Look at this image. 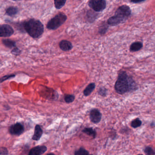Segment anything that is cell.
<instances>
[{"mask_svg":"<svg viewBox=\"0 0 155 155\" xmlns=\"http://www.w3.org/2000/svg\"><path fill=\"white\" fill-rule=\"evenodd\" d=\"M137 89L136 84L132 77L128 76L124 71L119 73L115 84V89L117 93L124 94Z\"/></svg>","mask_w":155,"mask_h":155,"instance_id":"1","label":"cell"},{"mask_svg":"<svg viewBox=\"0 0 155 155\" xmlns=\"http://www.w3.org/2000/svg\"><path fill=\"white\" fill-rule=\"evenodd\" d=\"M25 32L33 38L40 37L44 32V25L39 20L30 19L23 24Z\"/></svg>","mask_w":155,"mask_h":155,"instance_id":"2","label":"cell"},{"mask_svg":"<svg viewBox=\"0 0 155 155\" xmlns=\"http://www.w3.org/2000/svg\"><path fill=\"white\" fill-rule=\"evenodd\" d=\"M67 20V16L64 14H58L49 21L47 28L49 30H56L64 23Z\"/></svg>","mask_w":155,"mask_h":155,"instance_id":"3","label":"cell"},{"mask_svg":"<svg viewBox=\"0 0 155 155\" xmlns=\"http://www.w3.org/2000/svg\"><path fill=\"white\" fill-rule=\"evenodd\" d=\"M88 5L95 12H102L106 7V2L105 0H90Z\"/></svg>","mask_w":155,"mask_h":155,"instance_id":"4","label":"cell"},{"mask_svg":"<svg viewBox=\"0 0 155 155\" xmlns=\"http://www.w3.org/2000/svg\"><path fill=\"white\" fill-rule=\"evenodd\" d=\"M131 13L130 7L127 5H123L120 6L117 10L115 13V15H117L126 21L130 16Z\"/></svg>","mask_w":155,"mask_h":155,"instance_id":"5","label":"cell"},{"mask_svg":"<svg viewBox=\"0 0 155 155\" xmlns=\"http://www.w3.org/2000/svg\"><path fill=\"white\" fill-rule=\"evenodd\" d=\"M23 125L20 123H16L9 127V133L12 135L20 136L24 132Z\"/></svg>","mask_w":155,"mask_h":155,"instance_id":"6","label":"cell"},{"mask_svg":"<svg viewBox=\"0 0 155 155\" xmlns=\"http://www.w3.org/2000/svg\"><path fill=\"white\" fill-rule=\"evenodd\" d=\"M14 32L12 27L9 25H0V37H9L13 34Z\"/></svg>","mask_w":155,"mask_h":155,"instance_id":"7","label":"cell"},{"mask_svg":"<svg viewBox=\"0 0 155 155\" xmlns=\"http://www.w3.org/2000/svg\"><path fill=\"white\" fill-rule=\"evenodd\" d=\"M102 114L97 109H93L90 111L89 118L92 123L94 124L98 123L102 119Z\"/></svg>","mask_w":155,"mask_h":155,"instance_id":"8","label":"cell"},{"mask_svg":"<svg viewBox=\"0 0 155 155\" xmlns=\"http://www.w3.org/2000/svg\"><path fill=\"white\" fill-rule=\"evenodd\" d=\"M47 148L45 146H38L30 150L29 155H41L47 151Z\"/></svg>","mask_w":155,"mask_h":155,"instance_id":"9","label":"cell"},{"mask_svg":"<svg viewBox=\"0 0 155 155\" xmlns=\"http://www.w3.org/2000/svg\"><path fill=\"white\" fill-rule=\"evenodd\" d=\"M124 22L125 21L124 19L120 18L117 15H114L108 19L107 24L111 26H115Z\"/></svg>","mask_w":155,"mask_h":155,"instance_id":"10","label":"cell"},{"mask_svg":"<svg viewBox=\"0 0 155 155\" xmlns=\"http://www.w3.org/2000/svg\"><path fill=\"white\" fill-rule=\"evenodd\" d=\"M43 133V131L41 128V126L39 125H36L35 128L34 134L33 136L32 139L35 141H39L41 139Z\"/></svg>","mask_w":155,"mask_h":155,"instance_id":"11","label":"cell"},{"mask_svg":"<svg viewBox=\"0 0 155 155\" xmlns=\"http://www.w3.org/2000/svg\"><path fill=\"white\" fill-rule=\"evenodd\" d=\"M60 48L64 52L70 51L73 48L72 44L71 42L67 40H62L59 44Z\"/></svg>","mask_w":155,"mask_h":155,"instance_id":"12","label":"cell"},{"mask_svg":"<svg viewBox=\"0 0 155 155\" xmlns=\"http://www.w3.org/2000/svg\"><path fill=\"white\" fill-rule=\"evenodd\" d=\"M95 84L94 83H91L89 84L84 90L83 92L84 95L85 96H88L91 94V93L94 91L95 88Z\"/></svg>","mask_w":155,"mask_h":155,"instance_id":"13","label":"cell"},{"mask_svg":"<svg viewBox=\"0 0 155 155\" xmlns=\"http://www.w3.org/2000/svg\"><path fill=\"white\" fill-rule=\"evenodd\" d=\"M143 46V44L141 42H135L131 45L130 50L131 52H137L142 49Z\"/></svg>","mask_w":155,"mask_h":155,"instance_id":"14","label":"cell"},{"mask_svg":"<svg viewBox=\"0 0 155 155\" xmlns=\"http://www.w3.org/2000/svg\"><path fill=\"white\" fill-rule=\"evenodd\" d=\"M82 132L85 133L87 135L91 137H93L94 138L96 137V132L94 130L93 128H91V127L84 128Z\"/></svg>","mask_w":155,"mask_h":155,"instance_id":"15","label":"cell"},{"mask_svg":"<svg viewBox=\"0 0 155 155\" xmlns=\"http://www.w3.org/2000/svg\"><path fill=\"white\" fill-rule=\"evenodd\" d=\"M18 12V9L14 6H11L7 8L6 10V14L9 16H12L17 14Z\"/></svg>","mask_w":155,"mask_h":155,"instance_id":"16","label":"cell"},{"mask_svg":"<svg viewBox=\"0 0 155 155\" xmlns=\"http://www.w3.org/2000/svg\"><path fill=\"white\" fill-rule=\"evenodd\" d=\"M2 43L6 47L8 48H14L16 47L15 42L10 39H4L2 40Z\"/></svg>","mask_w":155,"mask_h":155,"instance_id":"17","label":"cell"},{"mask_svg":"<svg viewBox=\"0 0 155 155\" xmlns=\"http://www.w3.org/2000/svg\"><path fill=\"white\" fill-rule=\"evenodd\" d=\"M66 2V0H54L55 8L57 9H61L64 6Z\"/></svg>","mask_w":155,"mask_h":155,"instance_id":"18","label":"cell"},{"mask_svg":"<svg viewBox=\"0 0 155 155\" xmlns=\"http://www.w3.org/2000/svg\"><path fill=\"white\" fill-rule=\"evenodd\" d=\"M142 124V121L139 118H136V119L132 121L131 125V126L133 128H136L141 126Z\"/></svg>","mask_w":155,"mask_h":155,"instance_id":"19","label":"cell"},{"mask_svg":"<svg viewBox=\"0 0 155 155\" xmlns=\"http://www.w3.org/2000/svg\"><path fill=\"white\" fill-rule=\"evenodd\" d=\"M75 99V96L73 95H66L64 96V101L67 103H73Z\"/></svg>","mask_w":155,"mask_h":155,"instance_id":"20","label":"cell"},{"mask_svg":"<svg viewBox=\"0 0 155 155\" xmlns=\"http://www.w3.org/2000/svg\"><path fill=\"white\" fill-rule=\"evenodd\" d=\"M89 153L88 151L84 149V148L81 147L79 150L76 151L74 153L75 155H86L89 154Z\"/></svg>","mask_w":155,"mask_h":155,"instance_id":"21","label":"cell"},{"mask_svg":"<svg viewBox=\"0 0 155 155\" xmlns=\"http://www.w3.org/2000/svg\"><path fill=\"white\" fill-rule=\"evenodd\" d=\"M145 153L147 155H155V152L153 148L149 147H147L144 150Z\"/></svg>","mask_w":155,"mask_h":155,"instance_id":"22","label":"cell"},{"mask_svg":"<svg viewBox=\"0 0 155 155\" xmlns=\"http://www.w3.org/2000/svg\"><path fill=\"white\" fill-rule=\"evenodd\" d=\"M15 75L14 74L5 76L0 78V83H2L5 80H7V79H10V78H12V77H15Z\"/></svg>","mask_w":155,"mask_h":155,"instance_id":"23","label":"cell"},{"mask_svg":"<svg viewBox=\"0 0 155 155\" xmlns=\"http://www.w3.org/2000/svg\"><path fill=\"white\" fill-rule=\"evenodd\" d=\"M106 89L104 87H102L98 90V94L102 96H105L106 95Z\"/></svg>","mask_w":155,"mask_h":155,"instance_id":"24","label":"cell"},{"mask_svg":"<svg viewBox=\"0 0 155 155\" xmlns=\"http://www.w3.org/2000/svg\"><path fill=\"white\" fill-rule=\"evenodd\" d=\"M21 51L16 47H14L12 50V53L15 56H18L21 53Z\"/></svg>","mask_w":155,"mask_h":155,"instance_id":"25","label":"cell"},{"mask_svg":"<svg viewBox=\"0 0 155 155\" xmlns=\"http://www.w3.org/2000/svg\"><path fill=\"white\" fill-rule=\"evenodd\" d=\"M8 151L7 148L4 147H0V155H7Z\"/></svg>","mask_w":155,"mask_h":155,"instance_id":"26","label":"cell"},{"mask_svg":"<svg viewBox=\"0 0 155 155\" xmlns=\"http://www.w3.org/2000/svg\"><path fill=\"white\" fill-rule=\"evenodd\" d=\"M144 1H145V0H130L131 2L134 3L141 2H143Z\"/></svg>","mask_w":155,"mask_h":155,"instance_id":"27","label":"cell"},{"mask_svg":"<svg viewBox=\"0 0 155 155\" xmlns=\"http://www.w3.org/2000/svg\"><path fill=\"white\" fill-rule=\"evenodd\" d=\"M17 1H20V0H17Z\"/></svg>","mask_w":155,"mask_h":155,"instance_id":"28","label":"cell"}]
</instances>
